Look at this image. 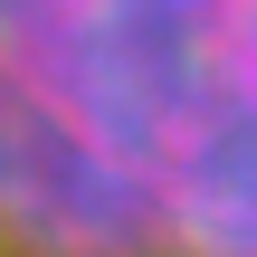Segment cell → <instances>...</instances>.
Here are the masks:
<instances>
[{"label":"cell","instance_id":"6da1fadb","mask_svg":"<svg viewBox=\"0 0 257 257\" xmlns=\"http://www.w3.org/2000/svg\"><path fill=\"white\" fill-rule=\"evenodd\" d=\"M0 257H257V0H0Z\"/></svg>","mask_w":257,"mask_h":257}]
</instances>
